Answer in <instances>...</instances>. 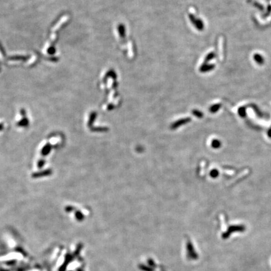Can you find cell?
<instances>
[{
  "label": "cell",
  "instance_id": "6da1fadb",
  "mask_svg": "<svg viewBox=\"0 0 271 271\" xmlns=\"http://www.w3.org/2000/svg\"><path fill=\"white\" fill-rule=\"evenodd\" d=\"M190 18L192 22L195 25V26H196V28H197L200 30H203L204 26H203V23L200 20H196L193 16H190Z\"/></svg>",
  "mask_w": 271,
  "mask_h": 271
},
{
  "label": "cell",
  "instance_id": "7a4b0ae2",
  "mask_svg": "<svg viewBox=\"0 0 271 271\" xmlns=\"http://www.w3.org/2000/svg\"><path fill=\"white\" fill-rule=\"evenodd\" d=\"M253 59L255 62L259 64V65H262V64L264 63V58L259 53H255L253 55Z\"/></svg>",
  "mask_w": 271,
  "mask_h": 271
},
{
  "label": "cell",
  "instance_id": "3957f363",
  "mask_svg": "<svg viewBox=\"0 0 271 271\" xmlns=\"http://www.w3.org/2000/svg\"><path fill=\"white\" fill-rule=\"evenodd\" d=\"M215 68V65L213 64H211V65H207V64H203L202 67L200 68V71L202 72H208V71H210L213 70Z\"/></svg>",
  "mask_w": 271,
  "mask_h": 271
},
{
  "label": "cell",
  "instance_id": "277c9868",
  "mask_svg": "<svg viewBox=\"0 0 271 271\" xmlns=\"http://www.w3.org/2000/svg\"><path fill=\"white\" fill-rule=\"evenodd\" d=\"M221 107V106H220V104H215V105H213V106H212L210 108V111L211 112V113H216V112H217L219 109H220V108Z\"/></svg>",
  "mask_w": 271,
  "mask_h": 271
},
{
  "label": "cell",
  "instance_id": "5b68a950",
  "mask_svg": "<svg viewBox=\"0 0 271 271\" xmlns=\"http://www.w3.org/2000/svg\"><path fill=\"white\" fill-rule=\"evenodd\" d=\"M221 142H220L219 140H214L213 141H212V147L213 148H220V146H221Z\"/></svg>",
  "mask_w": 271,
  "mask_h": 271
},
{
  "label": "cell",
  "instance_id": "8992f818",
  "mask_svg": "<svg viewBox=\"0 0 271 271\" xmlns=\"http://www.w3.org/2000/svg\"><path fill=\"white\" fill-rule=\"evenodd\" d=\"M239 114L241 117H243L246 116V110L244 107H240L239 109Z\"/></svg>",
  "mask_w": 271,
  "mask_h": 271
},
{
  "label": "cell",
  "instance_id": "52a82bcc",
  "mask_svg": "<svg viewBox=\"0 0 271 271\" xmlns=\"http://www.w3.org/2000/svg\"><path fill=\"white\" fill-rule=\"evenodd\" d=\"M215 53L213 52L210 53L205 58V63L208 62H209V61H210L211 60H212L215 57Z\"/></svg>",
  "mask_w": 271,
  "mask_h": 271
},
{
  "label": "cell",
  "instance_id": "ba28073f",
  "mask_svg": "<svg viewBox=\"0 0 271 271\" xmlns=\"http://www.w3.org/2000/svg\"><path fill=\"white\" fill-rule=\"evenodd\" d=\"M219 173L218 170L216 169H213V170L210 172V176L212 178H216L218 176Z\"/></svg>",
  "mask_w": 271,
  "mask_h": 271
},
{
  "label": "cell",
  "instance_id": "9c48e42d",
  "mask_svg": "<svg viewBox=\"0 0 271 271\" xmlns=\"http://www.w3.org/2000/svg\"><path fill=\"white\" fill-rule=\"evenodd\" d=\"M267 10H268V11H267V12L265 14V16H268V15L271 12V6H269L268 7V9Z\"/></svg>",
  "mask_w": 271,
  "mask_h": 271
},
{
  "label": "cell",
  "instance_id": "30bf717a",
  "mask_svg": "<svg viewBox=\"0 0 271 271\" xmlns=\"http://www.w3.org/2000/svg\"><path fill=\"white\" fill-rule=\"evenodd\" d=\"M268 136H269V137L271 138V129H270L269 132H268Z\"/></svg>",
  "mask_w": 271,
  "mask_h": 271
}]
</instances>
